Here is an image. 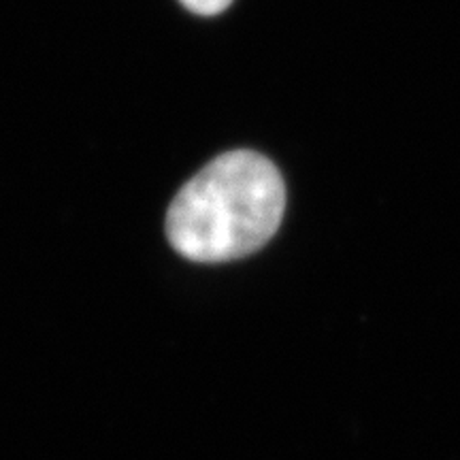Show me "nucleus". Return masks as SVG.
I'll return each instance as SVG.
<instances>
[{
  "mask_svg": "<svg viewBox=\"0 0 460 460\" xmlns=\"http://www.w3.org/2000/svg\"><path fill=\"white\" fill-rule=\"evenodd\" d=\"M286 183L271 160L234 149L211 160L172 199L166 237L194 262H228L261 250L278 233Z\"/></svg>",
  "mask_w": 460,
  "mask_h": 460,
  "instance_id": "f257e3e1",
  "label": "nucleus"
},
{
  "mask_svg": "<svg viewBox=\"0 0 460 460\" xmlns=\"http://www.w3.org/2000/svg\"><path fill=\"white\" fill-rule=\"evenodd\" d=\"M180 3L186 9L192 11V13L211 17V15L222 13V11H226L233 0H180Z\"/></svg>",
  "mask_w": 460,
  "mask_h": 460,
  "instance_id": "f03ea898",
  "label": "nucleus"
}]
</instances>
